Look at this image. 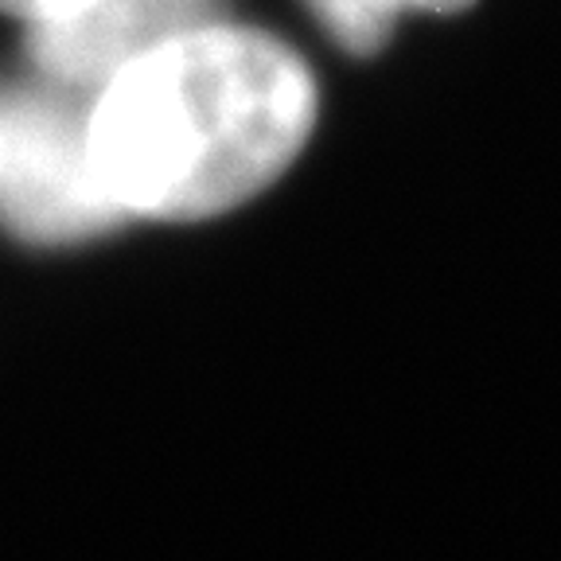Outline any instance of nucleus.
<instances>
[{
  "label": "nucleus",
  "mask_w": 561,
  "mask_h": 561,
  "mask_svg": "<svg viewBox=\"0 0 561 561\" xmlns=\"http://www.w3.org/2000/svg\"><path fill=\"white\" fill-rule=\"evenodd\" d=\"M219 0H94L55 24L32 27L27 51L67 87H105L117 70L199 24H210Z\"/></svg>",
  "instance_id": "7ed1b4c3"
},
{
  "label": "nucleus",
  "mask_w": 561,
  "mask_h": 561,
  "mask_svg": "<svg viewBox=\"0 0 561 561\" xmlns=\"http://www.w3.org/2000/svg\"><path fill=\"white\" fill-rule=\"evenodd\" d=\"M324 32L351 55H375L402 12H460L472 0H305Z\"/></svg>",
  "instance_id": "20e7f679"
},
{
  "label": "nucleus",
  "mask_w": 561,
  "mask_h": 561,
  "mask_svg": "<svg viewBox=\"0 0 561 561\" xmlns=\"http://www.w3.org/2000/svg\"><path fill=\"white\" fill-rule=\"evenodd\" d=\"M94 0H0V12L20 20H32V27L39 24H55V20H67L75 12L90 9Z\"/></svg>",
  "instance_id": "39448f33"
},
{
  "label": "nucleus",
  "mask_w": 561,
  "mask_h": 561,
  "mask_svg": "<svg viewBox=\"0 0 561 561\" xmlns=\"http://www.w3.org/2000/svg\"><path fill=\"white\" fill-rule=\"evenodd\" d=\"M0 222L32 245L87 242L125 222L90 160V114L70 94L0 102Z\"/></svg>",
  "instance_id": "f03ea898"
},
{
  "label": "nucleus",
  "mask_w": 561,
  "mask_h": 561,
  "mask_svg": "<svg viewBox=\"0 0 561 561\" xmlns=\"http://www.w3.org/2000/svg\"><path fill=\"white\" fill-rule=\"evenodd\" d=\"M312 122L316 82L300 55L210 20L105 82L90 160L125 219H210L270 187Z\"/></svg>",
  "instance_id": "f257e3e1"
}]
</instances>
